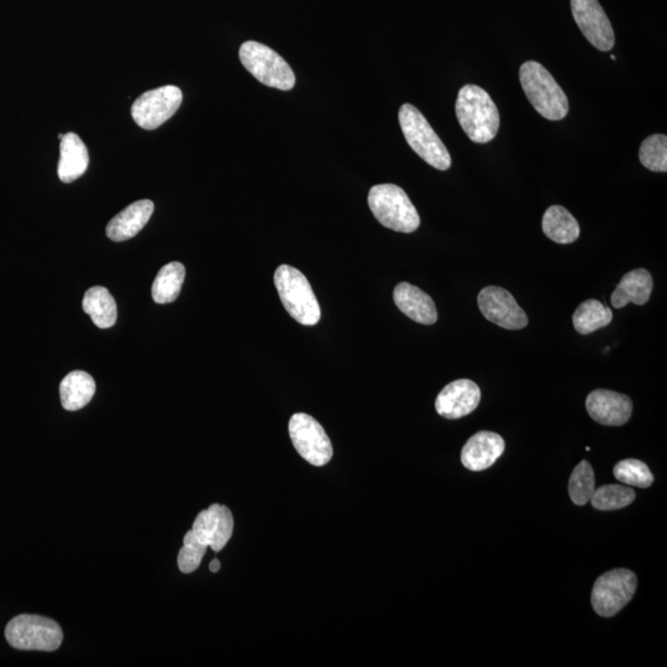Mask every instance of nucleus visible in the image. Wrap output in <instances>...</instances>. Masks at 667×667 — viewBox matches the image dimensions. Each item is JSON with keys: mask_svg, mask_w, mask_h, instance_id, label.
Here are the masks:
<instances>
[{"mask_svg": "<svg viewBox=\"0 0 667 667\" xmlns=\"http://www.w3.org/2000/svg\"><path fill=\"white\" fill-rule=\"evenodd\" d=\"M456 117L465 134L476 144H487L496 138L501 117L497 105L485 89L466 84L455 104Z\"/></svg>", "mask_w": 667, "mask_h": 667, "instance_id": "f257e3e1", "label": "nucleus"}, {"mask_svg": "<svg viewBox=\"0 0 667 667\" xmlns=\"http://www.w3.org/2000/svg\"><path fill=\"white\" fill-rule=\"evenodd\" d=\"M519 80L528 101L542 117L558 122L569 114V99L543 65L535 61L523 63Z\"/></svg>", "mask_w": 667, "mask_h": 667, "instance_id": "f03ea898", "label": "nucleus"}, {"mask_svg": "<svg viewBox=\"0 0 667 667\" xmlns=\"http://www.w3.org/2000/svg\"><path fill=\"white\" fill-rule=\"evenodd\" d=\"M398 119L404 138L413 151L437 170H449V151L424 115L414 105L407 103L399 109Z\"/></svg>", "mask_w": 667, "mask_h": 667, "instance_id": "7ed1b4c3", "label": "nucleus"}, {"mask_svg": "<svg viewBox=\"0 0 667 667\" xmlns=\"http://www.w3.org/2000/svg\"><path fill=\"white\" fill-rule=\"evenodd\" d=\"M275 285L283 307L299 324H318L322 312L307 277L292 266L281 265L275 272Z\"/></svg>", "mask_w": 667, "mask_h": 667, "instance_id": "20e7f679", "label": "nucleus"}, {"mask_svg": "<svg viewBox=\"0 0 667 667\" xmlns=\"http://www.w3.org/2000/svg\"><path fill=\"white\" fill-rule=\"evenodd\" d=\"M369 207L383 227L411 234L420 225L416 207L401 187L396 185H377L370 189Z\"/></svg>", "mask_w": 667, "mask_h": 667, "instance_id": "39448f33", "label": "nucleus"}, {"mask_svg": "<svg viewBox=\"0 0 667 667\" xmlns=\"http://www.w3.org/2000/svg\"><path fill=\"white\" fill-rule=\"evenodd\" d=\"M239 57L246 70L265 86L280 91H291L296 86V76L291 66L271 47L256 41H246L240 47Z\"/></svg>", "mask_w": 667, "mask_h": 667, "instance_id": "423d86ee", "label": "nucleus"}, {"mask_svg": "<svg viewBox=\"0 0 667 667\" xmlns=\"http://www.w3.org/2000/svg\"><path fill=\"white\" fill-rule=\"evenodd\" d=\"M5 638L15 649L55 651L60 648L63 633L50 618L21 614L8 623Z\"/></svg>", "mask_w": 667, "mask_h": 667, "instance_id": "0eeeda50", "label": "nucleus"}, {"mask_svg": "<svg viewBox=\"0 0 667 667\" xmlns=\"http://www.w3.org/2000/svg\"><path fill=\"white\" fill-rule=\"evenodd\" d=\"M638 580L633 571L616 569L598 577L593 586L591 602L598 616H617L633 600Z\"/></svg>", "mask_w": 667, "mask_h": 667, "instance_id": "6e6552de", "label": "nucleus"}, {"mask_svg": "<svg viewBox=\"0 0 667 667\" xmlns=\"http://www.w3.org/2000/svg\"><path fill=\"white\" fill-rule=\"evenodd\" d=\"M290 437L294 449L304 460L314 466L327 465L333 458V445L324 428L313 417L306 413L292 416Z\"/></svg>", "mask_w": 667, "mask_h": 667, "instance_id": "1a4fd4ad", "label": "nucleus"}, {"mask_svg": "<svg viewBox=\"0 0 667 667\" xmlns=\"http://www.w3.org/2000/svg\"><path fill=\"white\" fill-rule=\"evenodd\" d=\"M182 99V91L176 86L152 89L136 99L131 115L140 128L154 130L176 114Z\"/></svg>", "mask_w": 667, "mask_h": 667, "instance_id": "9d476101", "label": "nucleus"}, {"mask_svg": "<svg viewBox=\"0 0 667 667\" xmlns=\"http://www.w3.org/2000/svg\"><path fill=\"white\" fill-rule=\"evenodd\" d=\"M477 302L483 317L498 327L519 330L528 325L527 314L518 306L512 294L502 287L483 288Z\"/></svg>", "mask_w": 667, "mask_h": 667, "instance_id": "9b49d317", "label": "nucleus"}, {"mask_svg": "<svg viewBox=\"0 0 667 667\" xmlns=\"http://www.w3.org/2000/svg\"><path fill=\"white\" fill-rule=\"evenodd\" d=\"M572 15L581 33L600 51H611L616 44L611 21L598 0H571Z\"/></svg>", "mask_w": 667, "mask_h": 667, "instance_id": "f8f14e48", "label": "nucleus"}, {"mask_svg": "<svg viewBox=\"0 0 667 667\" xmlns=\"http://www.w3.org/2000/svg\"><path fill=\"white\" fill-rule=\"evenodd\" d=\"M192 532L199 542L219 553L233 535V513L228 507L212 504L206 511L198 514Z\"/></svg>", "mask_w": 667, "mask_h": 667, "instance_id": "ddd939ff", "label": "nucleus"}, {"mask_svg": "<svg viewBox=\"0 0 667 667\" xmlns=\"http://www.w3.org/2000/svg\"><path fill=\"white\" fill-rule=\"evenodd\" d=\"M481 402V390L474 381L456 380L449 383L439 393L435 409L446 419H460L469 416Z\"/></svg>", "mask_w": 667, "mask_h": 667, "instance_id": "4468645a", "label": "nucleus"}, {"mask_svg": "<svg viewBox=\"0 0 667 667\" xmlns=\"http://www.w3.org/2000/svg\"><path fill=\"white\" fill-rule=\"evenodd\" d=\"M586 408L595 422L606 427H622L632 417L633 402L622 393L596 390L588 395Z\"/></svg>", "mask_w": 667, "mask_h": 667, "instance_id": "2eb2a0df", "label": "nucleus"}, {"mask_svg": "<svg viewBox=\"0 0 667 667\" xmlns=\"http://www.w3.org/2000/svg\"><path fill=\"white\" fill-rule=\"evenodd\" d=\"M506 450V443L500 434L479 432L467 440L461 451L462 465L471 471L490 469Z\"/></svg>", "mask_w": 667, "mask_h": 667, "instance_id": "dca6fc26", "label": "nucleus"}, {"mask_svg": "<svg viewBox=\"0 0 667 667\" xmlns=\"http://www.w3.org/2000/svg\"><path fill=\"white\" fill-rule=\"evenodd\" d=\"M393 299L399 311L414 322L424 325L437 323L438 312L432 297L411 283H399L393 292Z\"/></svg>", "mask_w": 667, "mask_h": 667, "instance_id": "f3484780", "label": "nucleus"}, {"mask_svg": "<svg viewBox=\"0 0 667 667\" xmlns=\"http://www.w3.org/2000/svg\"><path fill=\"white\" fill-rule=\"evenodd\" d=\"M154 209V203L149 199L130 204L117 217L110 220L107 227L108 238L115 243H122V241L134 238L149 223Z\"/></svg>", "mask_w": 667, "mask_h": 667, "instance_id": "a211bd4d", "label": "nucleus"}, {"mask_svg": "<svg viewBox=\"0 0 667 667\" xmlns=\"http://www.w3.org/2000/svg\"><path fill=\"white\" fill-rule=\"evenodd\" d=\"M653 288V277L649 271L644 269L630 271L623 276L612 294L613 307L621 309L628 306L629 303L644 306L648 303Z\"/></svg>", "mask_w": 667, "mask_h": 667, "instance_id": "6ab92c4d", "label": "nucleus"}, {"mask_svg": "<svg viewBox=\"0 0 667 667\" xmlns=\"http://www.w3.org/2000/svg\"><path fill=\"white\" fill-rule=\"evenodd\" d=\"M89 155L87 146L80 136L68 133L63 136L60 145V162L57 173L63 183L78 180L87 171Z\"/></svg>", "mask_w": 667, "mask_h": 667, "instance_id": "aec40b11", "label": "nucleus"}, {"mask_svg": "<svg viewBox=\"0 0 667 667\" xmlns=\"http://www.w3.org/2000/svg\"><path fill=\"white\" fill-rule=\"evenodd\" d=\"M96 393V382L84 371H73L63 378L60 385L62 407L76 412L87 406Z\"/></svg>", "mask_w": 667, "mask_h": 667, "instance_id": "412c9836", "label": "nucleus"}, {"mask_svg": "<svg viewBox=\"0 0 667 667\" xmlns=\"http://www.w3.org/2000/svg\"><path fill=\"white\" fill-rule=\"evenodd\" d=\"M543 231L558 244L575 243L580 236V225L569 210L561 206L548 208L543 217Z\"/></svg>", "mask_w": 667, "mask_h": 667, "instance_id": "4be33fe9", "label": "nucleus"}, {"mask_svg": "<svg viewBox=\"0 0 667 667\" xmlns=\"http://www.w3.org/2000/svg\"><path fill=\"white\" fill-rule=\"evenodd\" d=\"M83 311L92 318L98 328L108 329L117 323L118 311L112 294L105 287L89 288L84 294Z\"/></svg>", "mask_w": 667, "mask_h": 667, "instance_id": "5701e85b", "label": "nucleus"}, {"mask_svg": "<svg viewBox=\"0 0 667 667\" xmlns=\"http://www.w3.org/2000/svg\"><path fill=\"white\" fill-rule=\"evenodd\" d=\"M186 278V269L181 262H171L157 273L152 283V299L157 304L175 302L182 291Z\"/></svg>", "mask_w": 667, "mask_h": 667, "instance_id": "b1692460", "label": "nucleus"}, {"mask_svg": "<svg viewBox=\"0 0 667 667\" xmlns=\"http://www.w3.org/2000/svg\"><path fill=\"white\" fill-rule=\"evenodd\" d=\"M613 320V312L611 308L603 306L600 301L596 299H588V301L580 304L572 315V323L577 333L588 335L596 332L598 329L607 327Z\"/></svg>", "mask_w": 667, "mask_h": 667, "instance_id": "393cba45", "label": "nucleus"}, {"mask_svg": "<svg viewBox=\"0 0 667 667\" xmlns=\"http://www.w3.org/2000/svg\"><path fill=\"white\" fill-rule=\"evenodd\" d=\"M635 501L633 488L621 485H606L597 488L591 497L593 508L598 511H617Z\"/></svg>", "mask_w": 667, "mask_h": 667, "instance_id": "a878e982", "label": "nucleus"}, {"mask_svg": "<svg viewBox=\"0 0 667 667\" xmlns=\"http://www.w3.org/2000/svg\"><path fill=\"white\" fill-rule=\"evenodd\" d=\"M595 472L590 462L584 460L572 471L569 481V495L576 506H585L595 492Z\"/></svg>", "mask_w": 667, "mask_h": 667, "instance_id": "bb28decb", "label": "nucleus"}, {"mask_svg": "<svg viewBox=\"0 0 667 667\" xmlns=\"http://www.w3.org/2000/svg\"><path fill=\"white\" fill-rule=\"evenodd\" d=\"M613 474L623 485L649 488L653 485L654 476L645 462L637 459L619 461L614 466Z\"/></svg>", "mask_w": 667, "mask_h": 667, "instance_id": "cd10ccee", "label": "nucleus"}, {"mask_svg": "<svg viewBox=\"0 0 667 667\" xmlns=\"http://www.w3.org/2000/svg\"><path fill=\"white\" fill-rule=\"evenodd\" d=\"M639 159L644 167L654 172L667 171V138L663 134H655L643 141L639 150Z\"/></svg>", "mask_w": 667, "mask_h": 667, "instance_id": "c85d7f7f", "label": "nucleus"}, {"mask_svg": "<svg viewBox=\"0 0 667 667\" xmlns=\"http://www.w3.org/2000/svg\"><path fill=\"white\" fill-rule=\"evenodd\" d=\"M207 546L203 545L194 537L192 530L185 535L183 546L178 554V567L183 574H192L201 565L204 555H206Z\"/></svg>", "mask_w": 667, "mask_h": 667, "instance_id": "c756f323", "label": "nucleus"}, {"mask_svg": "<svg viewBox=\"0 0 667 667\" xmlns=\"http://www.w3.org/2000/svg\"><path fill=\"white\" fill-rule=\"evenodd\" d=\"M220 566H222L220 565V561L215 559L212 561V563H210L209 570L212 571L213 574H215V572H218L220 570Z\"/></svg>", "mask_w": 667, "mask_h": 667, "instance_id": "7c9ffc66", "label": "nucleus"}, {"mask_svg": "<svg viewBox=\"0 0 667 667\" xmlns=\"http://www.w3.org/2000/svg\"><path fill=\"white\" fill-rule=\"evenodd\" d=\"M611 59H612L613 61H616V60H617V57L612 55V56H611Z\"/></svg>", "mask_w": 667, "mask_h": 667, "instance_id": "2f4dec72", "label": "nucleus"}, {"mask_svg": "<svg viewBox=\"0 0 667 667\" xmlns=\"http://www.w3.org/2000/svg\"><path fill=\"white\" fill-rule=\"evenodd\" d=\"M63 136H65V135L60 134V135H59V139L62 140V139H63Z\"/></svg>", "mask_w": 667, "mask_h": 667, "instance_id": "473e14b6", "label": "nucleus"}]
</instances>
